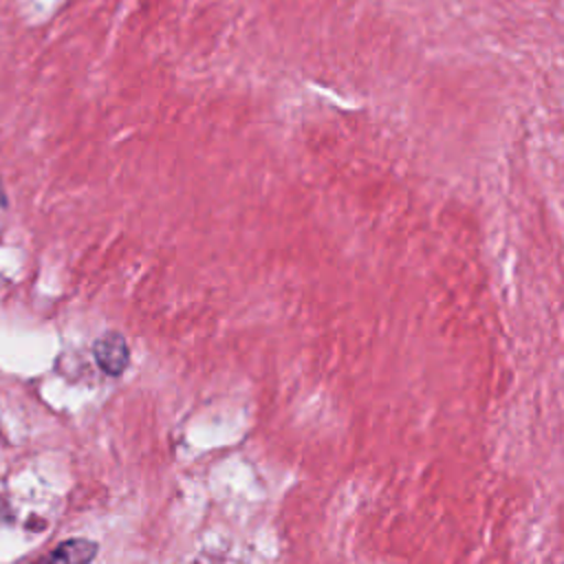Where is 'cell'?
I'll use <instances>...</instances> for the list:
<instances>
[{
    "label": "cell",
    "mask_w": 564,
    "mask_h": 564,
    "mask_svg": "<svg viewBox=\"0 0 564 564\" xmlns=\"http://www.w3.org/2000/svg\"><path fill=\"white\" fill-rule=\"evenodd\" d=\"M99 553V544L88 538H68L46 555L26 564H90Z\"/></svg>",
    "instance_id": "7a4b0ae2"
},
{
    "label": "cell",
    "mask_w": 564,
    "mask_h": 564,
    "mask_svg": "<svg viewBox=\"0 0 564 564\" xmlns=\"http://www.w3.org/2000/svg\"><path fill=\"white\" fill-rule=\"evenodd\" d=\"M9 205V198L4 194V187H2V178H0V207H7Z\"/></svg>",
    "instance_id": "3957f363"
},
{
    "label": "cell",
    "mask_w": 564,
    "mask_h": 564,
    "mask_svg": "<svg viewBox=\"0 0 564 564\" xmlns=\"http://www.w3.org/2000/svg\"><path fill=\"white\" fill-rule=\"evenodd\" d=\"M93 357L101 372L119 377L130 366V346L119 330H106L93 341Z\"/></svg>",
    "instance_id": "6da1fadb"
}]
</instances>
